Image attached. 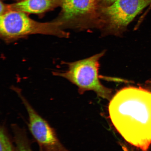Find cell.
<instances>
[{
	"instance_id": "6",
	"label": "cell",
	"mask_w": 151,
	"mask_h": 151,
	"mask_svg": "<svg viewBox=\"0 0 151 151\" xmlns=\"http://www.w3.org/2000/svg\"><path fill=\"white\" fill-rule=\"evenodd\" d=\"M97 6V0H68L62 3L61 13L54 20L64 30L80 28L81 19L95 11Z\"/></svg>"
},
{
	"instance_id": "10",
	"label": "cell",
	"mask_w": 151,
	"mask_h": 151,
	"mask_svg": "<svg viewBox=\"0 0 151 151\" xmlns=\"http://www.w3.org/2000/svg\"><path fill=\"white\" fill-rule=\"evenodd\" d=\"M146 89L151 92V80L148 81L146 83Z\"/></svg>"
},
{
	"instance_id": "13",
	"label": "cell",
	"mask_w": 151,
	"mask_h": 151,
	"mask_svg": "<svg viewBox=\"0 0 151 151\" xmlns=\"http://www.w3.org/2000/svg\"><path fill=\"white\" fill-rule=\"evenodd\" d=\"M68 1V0H63V2L67 1Z\"/></svg>"
},
{
	"instance_id": "7",
	"label": "cell",
	"mask_w": 151,
	"mask_h": 151,
	"mask_svg": "<svg viewBox=\"0 0 151 151\" xmlns=\"http://www.w3.org/2000/svg\"><path fill=\"white\" fill-rule=\"evenodd\" d=\"M63 0H18L11 4H5V12L19 11L27 14H41L61 6Z\"/></svg>"
},
{
	"instance_id": "8",
	"label": "cell",
	"mask_w": 151,
	"mask_h": 151,
	"mask_svg": "<svg viewBox=\"0 0 151 151\" xmlns=\"http://www.w3.org/2000/svg\"><path fill=\"white\" fill-rule=\"evenodd\" d=\"M14 134V141L17 151H33L31 143L26 130L17 124L11 126Z\"/></svg>"
},
{
	"instance_id": "12",
	"label": "cell",
	"mask_w": 151,
	"mask_h": 151,
	"mask_svg": "<svg viewBox=\"0 0 151 151\" xmlns=\"http://www.w3.org/2000/svg\"><path fill=\"white\" fill-rule=\"evenodd\" d=\"M39 151H44L43 150H42V148H39Z\"/></svg>"
},
{
	"instance_id": "11",
	"label": "cell",
	"mask_w": 151,
	"mask_h": 151,
	"mask_svg": "<svg viewBox=\"0 0 151 151\" xmlns=\"http://www.w3.org/2000/svg\"><path fill=\"white\" fill-rule=\"evenodd\" d=\"M103 1L105 2L106 3H108L109 4L113 3L115 1H116L117 0H102Z\"/></svg>"
},
{
	"instance_id": "9",
	"label": "cell",
	"mask_w": 151,
	"mask_h": 151,
	"mask_svg": "<svg viewBox=\"0 0 151 151\" xmlns=\"http://www.w3.org/2000/svg\"><path fill=\"white\" fill-rule=\"evenodd\" d=\"M4 124L0 128V151H17Z\"/></svg>"
},
{
	"instance_id": "2",
	"label": "cell",
	"mask_w": 151,
	"mask_h": 151,
	"mask_svg": "<svg viewBox=\"0 0 151 151\" xmlns=\"http://www.w3.org/2000/svg\"><path fill=\"white\" fill-rule=\"evenodd\" d=\"M37 34L60 37L69 36L61 24L55 20L50 22H38L30 18L28 14L16 11H8L0 15V36L6 43L14 42Z\"/></svg>"
},
{
	"instance_id": "4",
	"label": "cell",
	"mask_w": 151,
	"mask_h": 151,
	"mask_svg": "<svg viewBox=\"0 0 151 151\" xmlns=\"http://www.w3.org/2000/svg\"><path fill=\"white\" fill-rule=\"evenodd\" d=\"M151 4V0H117L101 9L107 34L121 35L142 11Z\"/></svg>"
},
{
	"instance_id": "3",
	"label": "cell",
	"mask_w": 151,
	"mask_h": 151,
	"mask_svg": "<svg viewBox=\"0 0 151 151\" xmlns=\"http://www.w3.org/2000/svg\"><path fill=\"white\" fill-rule=\"evenodd\" d=\"M104 54L103 52L86 59L68 63L66 70L54 73L75 85L81 94L93 91L100 97L109 99L112 90L101 84L99 76V60Z\"/></svg>"
},
{
	"instance_id": "5",
	"label": "cell",
	"mask_w": 151,
	"mask_h": 151,
	"mask_svg": "<svg viewBox=\"0 0 151 151\" xmlns=\"http://www.w3.org/2000/svg\"><path fill=\"white\" fill-rule=\"evenodd\" d=\"M25 107L28 117V127L39 148L44 151H69L58 138L55 130L33 108L19 88L12 87Z\"/></svg>"
},
{
	"instance_id": "1",
	"label": "cell",
	"mask_w": 151,
	"mask_h": 151,
	"mask_svg": "<svg viewBox=\"0 0 151 151\" xmlns=\"http://www.w3.org/2000/svg\"><path fill=\"white\" fill-rule=\"evenodd\" d=\"M109 118L129 144L143 151L151 145V92L139 87L119 91L109 102Z\"/></svg>"
}]
</instances>
